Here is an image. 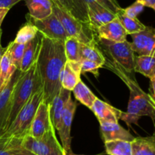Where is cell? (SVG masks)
<instances>
[{
    "instance_id": "obj_15",
    "label": "cell",
    "mask_w": 155,
    "mask_h": 155,
    "mask_svg": "<svg viewBox=\"0 0 155 155\" xmlns=\"http://www.w3.org/2000/svg\"><path fill=\"white\" fill-rule=\"evenodd\" d=\"M90 109L94 112L99 122L117 123L122 114V111L98 98L95 100Z\"/></svg>"
},
{
    "instance_id": "obj_5",
    "label": "cell",
    "mask_w": 155,
    "mask_h": 155,
    "mask_svg": "<svg viewBox=\"0 0 155 155\" xmlns=\"http://www.w3.org/2000/svg\"><path fill=\"white\" fill-rule=\"evenodd\" d=\"M97 45L108 59L122 68L124 71L133 75L135 67V54L130 42H113L96 37ZM107 59V58H106Z\"/></svg>"
},
{
    "instance_id": "obj_26",
    "label": "cell",
    "mask_w": 155,
    "mask_h": 155,
    "mask_svg": "<svg viewBox=\"0 0 155 155\" xmlns=\"http://www.w3.org/2000/svg\"><path fill=\"white\" fill-rule=\"evenodd\" d=\"M72 91L75 98L89 109H91L95 100L98 98L82 80L77 84Z\"/></svg>"
},
{
    "instance_id": "obj_20",
    "label": "cell",
    "mask_w": 155,
    "mask_h": 155,
    "mask_svg": "<svg viewBox=\"0 0 155 155\" xmlns=\"http://www.w3.org/2000/svg\"><path fill=\"white\" fill-rule=\"evenodd\" d=\"M71 97V91L61 88L50 103V114L54 129H57L62 112Z\"/></svg>"
},
{
    "instance_id": "obj_24",
    "label": "cell",
    "mask_w": 155,
    "mask_h": 155,
    "mask_svg": "<svg viewBox=\"0 0 155 155\" xmlns=\"http://www.w3.org/2000/svg\"><path fill=\"white\" fill-rule=\"evenodd\" d=\"M83 59L93 61L102 68L105 63V57L101 50L95 43L89 45L80 43V62Z\"/></svg>"
},
{
    "instance_id": "obj_36",
    "label": "cell",
    "mask_w": 155,
    "mask_h": 155,
    "mask_svg": "<svg viewBox=\"0 0 155 155\" xmlns=\"http://www.w3.org/2000/svg\"><path fill=\"white\" fill-rule=\"evenodd\" d=\"M21 0H0V8H8L11 9L15 5L21 2Z\"/></svg>"
},
{
    "instance_id": "obj_3",
    "label": "cell",
    "mask_w": 155,
    "mask_h": 155,
    "mask_svg": "<svg viewBox=\"0 0 155 155\" xmlns=\"http://www.w3.org/2000/svg\"><path fill=\"white\" fill-rule=\"evenodd\" d=\"M42 87L38 74L36 62L27 71L24 72L21 71L12 91L10 110L6 122V130L15 120L21 108L28 101L32 94Z\"/></svg>"
},
{
    "instance_id": "obj_4",
    "label": "cell",
    "mask_w": 155,
    "mask_h": 155,
    "mask_svg": "<svg viewBox=\"0 0 155 155\" xmlns=\"http://www.w3.org/2000/svg\"><path fill=\"white\" fill-rule=\"evenodd\" d=\"M42 100L43 90L42 87L32 94L28 101L21 108L15 120L0 138H15L24 139V137L29 135L36 109Z\"/></svg>"
},
{
    "instance_id": "obj_29",
    "label": "cell",
    "mask_w": 155,
    "mask_h": 155,
    "mask_svg": "<svg viewBox=\"0 0 155 155\" xmlns=\"http://www.w3.org/2000/svg\"><path fill=\"white\" fill-rule=\"evenodd\" d=\"M117 17L127 32V35H131L133 33L142 31L146 27L137 18H132L124 15L122 9L117 14Z\"/></svg>"
},
{
    "instance_id": "obj_14",
    "label": "cell",
    "mask_w": 155,
    "mask_h": 155,
    "mask_svg": "<svg viewBox=\"0 0 155 155\" xmlns=\"http://www.w3.org/2000/svg\"><path fill=\"white\" fill-rule=\"evenodd\" d=\"M95 34L97 38L113 42H124L127 40V32L117 17L98 27L95 31Z\"/></svg>"
},
{
    "instance_id": "obj_9",
    "label": "cell",
    "mask_w": 155,
    "mask_h": 155,
    "mask_svg": "<svg viewBox=\"0 0 155 155\" xmlns=\"http://www.w3.org/2000/svg\"><path fill=\"white\" fill-rule=\"evenodd\" d=\"M29 21L36 27L38 32L43 36L62 42H64L68 37V35L60 21L53 13L43 19L34 20L29 18Z\"/></svg>"
},
{
    "instance_id": "obj_6",
    "label": "cell",
    "mask_w": 155,
    "mask_h": 155,
    "mask_svg": "<svg viewBox=\"0 0 155 155\" xmlns=\"http://www.w3.org/2000/svg\"><path fill=\"white\" fill-rule=\"evenodd\" d=\"M52 4V13L60 21L68 36H73L80 43L89 45L96 41V34L89 24L83 23L70 15L55 3Z\"/></svg>"
},
{
    "instance_id": "obj_30",
    "label": "cell",
    "mask_w": 155,
    "mask_h": 155,
    "mask_svg": "<svg viewBox=\"0 0 155 155\" xmlns=\"http://www.w3.org/2000/svg\"><path fill=\"white\" fill-rule=\"evenodd\" d=\"M80 45L78 40L73 36H68L64 41V51L67 60L80 62Z\"/></svg>"
},
{
    "instance_id": "obj_18",
    "label": "cell",
    "mask_w": 155,
    "mask_h": 155,
    "mask_svg": "<svg viewBox=\"0 0 155 155\" xmlns=\"http://www.w3.org/2000/svg\"><path fill=\"white\" fill-rule=\"evenodd\" d=\"M42 35L38 32L34 38L25 44L24 56H23L22 62H21L20 71L21 72L27 71L30 67L36 62L39 49H40L41 41H42Z\"/></svg>"
},
{
    "instance_id": "obj_7",
    "label": "cell",
    "mask_w": 155,
    "mask_h": 155,
    "mask_svg": "<svg viewBox=\"0 0 155 155\" xmlns=\"http://www.w3.org/2000/svg\"><path fill=\"white\" fill-rule=\"evenodd\" d=\"M23 146L35 155H66L53 126L39 138L27 135L23 139Z\"/></svg>"
},
{
    "instance_id": "obj_2",
    "label": "cell",
    "mask_w": 155,
    "mask_h": 155,
    "mask_svg": "<svg viewBox=\"0 0 155 155\" xmlns=\"http://www.w3.org/2000/svg\"><path fill=\"white\" fill-rule=\"evenodd\" d=\"M105 59L107 68L117 74L124 83L127 85L130 91L127 112H122L120 119L125 121L128 126L130 123H137V121L142 116H150L153 122L155 115V100L149 94H146L141 89L136 82L134 76L131 77L130 74L124 71L122 68L111 62Z\"/></svg>"
},
{
    "instance_id": "obj_1",
    "label": "cell",
    "mask_w": 155,
    "mask_h": 155,
    "mask_svg": "<svg viewBox=\"0 0 155 155\" xmlns=\"http://www.w3.org/2000/svg\"><path fill=\"white\" fill-rule=\"evenodd\" d=\"M66 62L64 42L42 36L36 65L43 90V100L49 105L61 88L60 75Z\"/></svg>"
},
{
    "instance_id": "obj_16",
    "label": "cell",
    "mask_w": 155,
    "mask_h": 155,
    "mask_svg": "<svg viewBox=\"0 0 155 155\" xmlns=\"http://www.w3.org/2000/svg\"><path fill=\"white\" fill-rule=\"evenodd\" d=\"M101 137L104 142L113 140H123L131 142L135 137L119 123L99 122Z\"/></svg>"
},
{
    "instance_id": "obj_11",
    "label": "cell",
    "mask_w": 155,
    "mask_h": 155,
    "mask_svg": "<svg viewBox=\"0 0 155 155\" xmlns=\"http://www.w3.org/2000/svg\"><path fill=\"white\" fill-rule=\"evenodd\" d=\"M52 126L50 114V105L42 100L36 109L30 126L29 135L35 138H40Z\"/></svg>"
},
{
    "instance_id": "obj_34",
    "label": "cell",
    "mask_w": 155,
    "mask_h": 155,
    "mask_svg": "<svg viewBox=\"0 0 155 155\" xmlns=\"http://www.w3.org/2000/svg\"><path fill=\"white\" fill-rule=\"evenodd\" d=\"M80 69H81V74H84L86 72H91L95 75V77H98V70L101 68L98 64L93 61L88 60V59H83L80 61Z\"/></svg>"
},
{
    "instance_id": "obj_25",
    "label": "cell",
    "mask_w": 155,
    "mask_h": 155,
    "mask_svg": "<svg viewBox=\"0 0 155 155\" xmlns=\"http://www.w3.org/2000/svg\"><path fill=\"white\" fill-rule=\"evenodd\" d=\"M135 72L148 78L155 77V56H138L135 57Z\"/></svg>"
},
{
    "instance_id": "obj_42",
    "label": "cell",
    "mask_w": 155,
    "mask_h": 155,
    "mask_svg": "<svg viewBox=\"0 0 155 155\" xmlns=\"http://www.w3.org/2000/svg\"><path fill=\"white\" fill-rule=\"evenodd\" d=\"M2 30L1 26H0V43H1V37H2Z\"/></svg>"
},
{
    "instance_id": "obj_40",
    "label": "cell",
    "mask_w": 155,
    "mask_h": 155,
    "mask_svg": "<svg viewBox=\"0 0 155 155\" xmlns=\"http://www.w3.org/2000/svg\"><path fill=\"white\" fill-rule=\"evenodd\" d=\"M5 49L6 48H3V47L2 46L1 43H0V61H1V59L2 57L3 54H4L5 51Z\"/></svg>"
},
{
    "instance_id": "obj_37",
    "label": "cell",
    "mask_w": 155,
    "mask_h": 155,
    "mask_svg": "<svg viewBox=\"0 0 155 155\" xmlns=\"http://www.w3.org/2000/svg\"><path fill=\"white\" fill-rule=\"evenodd\" d=\"M150 80V88H149V94L152 97L154 98L155 96V88H154V84H155V77L151 78L149 79Z\"/></svg>"
},
{
    "instance_id": "obj_28",
    "label": "cell",
    "mask_w": 155,
    "mask_h": 155,
    "mask_svg": "<svg viewBox=\"0 0 155 155\" xmlns=\"http://www.w3.org/2000/svg\"><path fill=\"white\" fill-rule=\"evenodd\" d=\"M105 153L108 155H132L131 142L113 140L104 142Z\"/></svg>"
},
{
    "instance_id": "obj_27",
    "label": "cell",
    "mask_w": 155,
    "mask_h": 155,
    "mask_svg": "<svg viewBox=\"0 0 155 155\" xmlns=\"http://www.w3.org/2000/svg\"><path fill=\"white\" fill-rule=\"evenodd\" d=\"M16 68L14 66L11 59L10 55L7 49L0 61V87L2 89L5 88L10 81L11 78L15 73Z\"/></svg>"
},
{
    "instance_id": "obj_17",
    "label": "cell",
    "mask_w": 155,
    "mask_h": 155,
    "mask_svg": "<svg viewBox=\"0 0 155 155\" xmlns=\"http://www.w3.org/2000/svg\"><path fill=\"white\" fill-rule=\"evenodd\" d=\"M81 69L80 62H70L67 60L60 75L61 88L72 91L77 84L81 80Z\"/></svg>"
},
{
    "instance_id": "obj_41",
    "label": "cell",
    "mask_w": 155,
    "mask_h": 155,
    "mask_svg": "<svg viewBox=\"0 0 155 155\" xmlns=\"http://www.w3.org/2000/svg\"><path fill=\"white\" fill-rule=\"evenodd\" d=\"M103 154H104V153H98V154H95V155H103ZM67 155H86V154H76V153H73V151H72V152H71V153H68Z\"/></svg>"
},
{
    "instance_id": "obj_22",
    "label": "cell",
    "mask_w": 155,
    "mask_h": 155,
    "mask_svg": "<svg viewBox=\"0 0 155 155\" xmlns=\"http://www.w3.org/2000/svg\"><path fill=\"white\" fill-rule=\"evenodd\" d=\"M0 155H35L23 146V139L0 138Z\"/></svg>"
},
{
    "instance_id": "obj_38",
    "label": "cell",
    "mask_w": 155,
    "mask_h": 155,
    "mask_svg": "<svg viewBox=\"0 0 155 155\" xmlns=\"http://www.w3.org/2000/svg\"><path fill=\"white\" fill-rule=\"evenodd\" d=\"M142 2L145 7H148L152 9L153 10H155V0H139Z\"/></svg>"
},
{
    "instance_id": "obj_32",
    "label": "cell",
    "mask_w": 155,
    "mask_h": 155,
    "mask_svg": "<svg viewBox=\"0 0 155 155\" xmlns=\"http://www.w3.org/2000/svg\"><path fill=\"white\" fill-rule=\"evenodd\" d=\"M6 49L8 51L14 66L16 68V69L20 70L23 56H24V49H25V44L18 43L15 41H12L6 47Z\"/></svg>"
},
{
    "instance_id": "obj_43",
    "label": "cell",
    "mask_w": 155,
    "mask_h": 155,
    "mask_svg": "<svg viewBox=\"0 0 155 155\" xmlns=\"http://www.w3.org/2000/svg\"><path fill=\"white\" fill-rule=\"evenodd\" d=\"M0 91H1V87H0Z\"/></svg>"
},
{
    "instance_id": "obj_12",
    "label": "cell",
    "mask_w": 155,
    "mask_h": 155,
    "mask_svg": "<svg viewBox=\"0 0 155 155\" xmlns=\"http://www.w3.org/2000/svg\"><path fill=\"white\" fill-rule=\"evenodd\" d=\"M20 74H21L20 70H15L8 84L0 91V138H2L3 134L6 131V122L10 110L12 91Z\"/></svg>"
},
{
    "instance_id": "obj_21",
    "label": "cell",
    "mask_w": 155,
    "mask_h": 155,
    "mask_svg": "<svg viewBox=\"0 0 155 155\" xmlns=\"http://www.w3.org/2000/svg\"><path fill=\"white\" fill-rule=\"evenodd\" d=\"M25 2L29 17L32 19H43L52 13V4L50 0H25Z\"/></svg>"
},
{
    "instance_id": "obj_35",
    "label": "cell",
    "mask_w": 155,
    "mask_h": 155,
    "mask_svg": "<svg viewBox=\"0 0 155 155\" xmlns=\"http://www.w3.org/2000/svg\"><path fill=\"white\" fill-rule=\"evenodd\" d=\"M83 2L86 4V5L91 2H97L115 15H117L122 9L117 0H83Z\"/></svg>"
},
{
    "instance_id": "obj_23",
    "label": "cell",
    "mask_w": 155,
    "mask_h": 155,
    "mask_svg": "<svg viewBox=\"0 0 155 155\" xmlns=\"http://www.w3.org/2000/svg\"><path fill=\"white\" fill-rule=\"evenodd\" d=\"M132 155H155L154 135L137 137L131 141Z\"/></svg>"
},
{
    "instance_id": "obj_10",
    "label": "cell",
    "mask_w": 155,
    "mask_h": 155,
    "mask_svg": "<svg viewBox=\"0 0 155 155\" xmlns=\"http://www.w3.org/2000/svg\"><path fill=\"white\" fill-rule=\"evenodd\" d=\"M133 42L130 43L134 53L139 56H155V29L145 27L142 31L131 34Z\"/></svg>"
},
{
    "instance_id": "obj_33",
    "label": "cell",
    "mask_w": 155,
    "mask_h": 155,
    "mask_svg": "<svg viewBox=\"0 0 155 155\" xmlns=\"http://www.w3.org/2000/svg\"><path fill=\"white\" fill-rule=\"evenodd\" d=\"M145 5L142 2L136 0L133 4L126 9H122L123 12L125 15L132 18H136L138 15L142 13L145 9Z\"/></svg>"
},
{
    "instance_id": "obj_8",
    "label": "cell",
    "mask_w": 155,
    "mask_h": 155,
    "mask_svg": "<svg viewBox=\"0 0 155 155\" xmlns=\"http://www.w3.org/2000/svg\"><path fill=\"white\" fill-rule=\"evenodd\" d=\"M76 109H77V103L72 100V97H71L62 112L60 122L57 128L61 141V146L64 150L66 155L72 152L71 131Z\"/></svg>"
},
{
    "instance_id": "obj_31",
    "label": "cell",
    "mask_w": 155,
    "mask_h": 155,
    "mask_svg": "<svg viewBox=\"0 0 155 155\" xmlns=\"http://www.w3.org/2000/svg\"><path fill=\"white\" fill-rule=\"evenodd\" d=\"M37 29L28 20L27 22L24 26H22L20 28V30H18L14 41L18 43L26 44L27 42L33 40L36 36V35L37 34Z\"/></svg>"
},
{
    "instance_id": "obj_19",
    "label": "cell",
    "mask_w": 155,
    "mask_h": 155,
    "mask_svg": "<svg viewBox=\"0 0 155 155\" xmlns=\"http://www.w3.org/2000/svg\"><path fill=\"white\" fill-rule=\"evenodd\" d=\"M79 21L89 24L87 7L83 0H50Z\"/></svg>"
},
{
    "instance_id": "obj_39",
    "label": "cell",
    "mask_w": 155,
    "mask_h": 155,
    "mask_svg": "<svg viewBox=\"0 0 155 155\" xmlns=\"http://www.w3.org/2000/svg\"><path fill=\"white\" fill-rule=\"evenodd\" d=\"M9 10H10V9H8V8H0V26H1L5 17L6 16Z\"/></svg>"
},
{
    "instance_id": "obj_13",
    "label": "cell",
    "mask_w": 155,
    "mask_h": 155,
    "mask_svg": "<svg viewBox=\"0 0 155 155\" xmlns=\"http://www.w3.org/2000/svg\"><path fill=\"white\" fill-rule=\"evenodd\" d=\"M86 7L89 24L95 33L98 27L117 18V15L97 2H91L88 3Z\"/></svg>"
}]
</instances>
